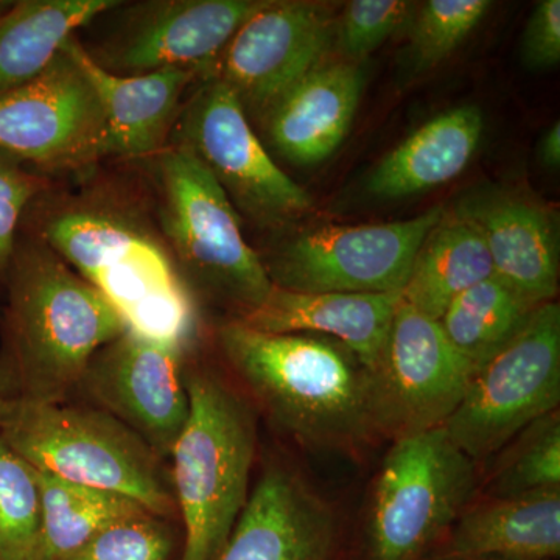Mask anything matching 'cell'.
<instances>
[{
  "label": "cell",
  "mask_w": 560,
  "mask_h": 560,
  "mask_svg": "<svg viewBox=\"0 0 560 560\" xmlns=\"http://www.w3.org/2000/svg\"><path fill=\"white\" fill-rule=\"evenodd\" d=\"M492 259L475 221L458 208L445 212L416 254L400 301L440 320L463 291L492 278Z\"/></svg>",
  "instance_id": "obj_24"
},
{
  "label": "cell",
  "mask_w": 560,
  "mask_h": 560,
  "mask_svg": "<svg viewBox=\"0 0 560 560\" xmlns=\"http://www.w3.org/2000/svg\"><path fill=\"white\" fill-rule=\"evenodd\" d=\"M560 489L559 410L530 423L499 460L488 497L508 499Z\"/></svg>",
  "instance_id": "obj_28"
},
{
  "label": "cell",
  "mask_w": 560,
  "mask_h": 560,
  "mask_svg": "<svg viewBox=\"0 0 560 560\" xmlns=\"http://www.w3.org/2000/svg\"><path fill=\"white\" fill-rule=\"evenodd\" d=\"M474 560H495V559H474Z\"/></svg>",
  "instance_id": "obj_35"
},
{
  "label": "cell",
  "mask_w": 560,
  "mask_h": 560,
  "mask_svg": "<svg viewBox=\"0 0 560 560\" xmlns=\"http://www.w3.org/2000/svg\"><path fill=\"white\" fill-rule=\"evenodd\" d=\"M492 7L489 0H429L416 10L408 35L410 58L429 70L458 49Z\"/></svg>",
  "instance_id": "obj_29"
},
{
  "label": "cell",
  "mask_w": 560,
  "mask_h": 560,
  "mask_svg": "<svg viewBox=\"0 0 560 560\" xmlns=\"http://www.w3.org/2000/svg\"><path fill=\"white\" fill-rule=\"evenodd\" d=\"M35 474L43 501L38 560H69L114 523L150 512L130 497L66 481L47 471L35 469Z\"/></svg>",
  "instance_id": "obj_25"
},
{
  "label": "cell",
  "mask_w": 560,
  "mask_h": 560,
  "mask_svg": "<svg viewBox=\"0 0 560 560\" xmlns=\"http://www.w3.org/2000/svg\"><path fill=\"white\" fill-rule=\"evenodd\" d=\"M191 350L128 329L92 357L75 397L108 412L168 460L189 416Z\"/></svg>",
  "instance_id": "obj_14"
},
{
  "label": "cell",
  "mask_w": 560,
  "mask_h": 560,
  "mask_svg": "<svg viewBox=\"0 0 560 560\" xmlns=\"http://www.w3.org/2000/svg\"><path fill=\"white\" fill-rule=\"evenodd\" d=\"M97 92L106 120L105 160H147L167 147L184 92L205 80L197 70L165 69L143 75H114L92 61L73 36L65 44Z\"/></svg>",
  "instance_id": "obj_17"
},
{
  "label": "cell",
  "mask_w": 560,
  "mask_h": 560,
  "mask_svg": "<svg viewBox=\"0 0 560 560\" xmlns=\"http://www.w3.org/2000/svg\"><path fill=\"white\" fill-rule=\"evenodd\" d=\"M47 189V180L20 158L0 150V282L5 283L18 228L25 210Z\"/></svg>",
  "instance_id": "obj_32"
},
{
  "label": "cell",
  "mask_w": 560,
  "mask_h": 560,
  "mask_svg": "<svg viewBox=\"0 0 560 560\" xmlns=\"http://www.w3.org/2000/svg\"><path fill=\"white\" fill-rule=\"evenodd\" d=\"M40 528L35 469L0 438V560H38Z\"/></svg>",
  "instance_id": "obj_27"
},
{
  "label": "cell",
  "mask_w": 560,
  "mask_h": 560,
  "mask_svg": "<svg viewBox=\"0 0 560 560\" xmlns=\"http://www.w3.org/2000/svg\"><path fill=\"white\" fill-rule=\"evenodd\" d=\"M329 7L267 0L232 36L212 77L226 84L246 116L261 119L311 70L334 40Z\"/></svg>",
  "instance_id": "obj_15"
},
{
  "label": "cell",
  "mask_w": 560,
  "mask_h": 560,
  "mask_svg": "<svg viewBox=\"0 0 560 560\" xmlns=\"http://www.w3.org/2000/svg\"><path fill=\"white\" fill-rule=\"evenodd\" d=\"M559 404L560 307L552 301L537 305L517 335L474 371L444 429L471 460L486 459Z\"/></svg>",
  "instance_id": "obj_8"
},
{
  "label": "cell",
  "mask_w": 560,
  "mask_h": 560,
  "mask_svg": "<svg viewBox=\"0 0 560 560\" xmlns=\"http://www.w3.org/2000/svg\"><path fill=\"white\" fill-rule=\"evenodd\" d=\"M105 136L97 92L66 47L36 79L0 95V150L38 172L105 160Z\"/></svg>",
  "instance_id": "obj_13"
},
{
  "label": "cell",
  "mask_w": 560,
  "mask_h": 560,
  "mask_svg": "<svg viewBox=\"0 0 560 560\" xmlns=\"http://www.w3.org/2000/svg\"><path fill=\"white\" fill-rule=\"evenodd\" d=\"M400 294L296 293L272 287L243 324L268 334H323L349 349L368 371L381 360Z\"/></svg>",
  "instance_id": "obj_20"
},
{
  "label": "cell",
  "mask_w": 560,
  "mask_h": 560,
  "mask_svg": "<svg viewBox=\"0 0 560 560\" xmlns=\"http://www.w3.org/2000/svg\"><path fill=\"white\" fill-rule=\"evenodd\" d=\"M158 226L187 285L241 319L270 296L259 254L243 237L241 213L189 150L167 145L147 158Z\"/></svg>",
  "instance_id": "obj_6"
},
{
  "label": "cell",
  "mask_w": 560,
  "mask_h": 560,
  "mask_svg": "<svg viewBox=\"0 0 560 560\" xmlns=\"http://www.w3.org/2000/svg\"><path fill=\"white\" fill-rule=\"evenodd\" d=\"M475 492V460L444 427L394 441L345 560H433Z\"/></svg>",
  "instance_id": "obj_7"
},
{
  "label": "cell",
  "mask_w": 560,
  "mask_h": 560,
  "mask_svg": "<svg viewBox=\"0 0 560 560\" xmlns=\"http://www.w3.org/2000/svg\"><path fill=\"white\" fill-rule=\"evenodd\" d=\"M364 84L361 62H320L261 117L272 149L296 165L329 160L348 136Z\"/></svg>",
  "instance_id": "obj_18"
},
{
  "label": "cell",
  "mask_w": 560,
  "mask_h": 560,
  "mask_svg": "<svg viewBox=\"0 0 560 560\" xmlns=\"http://www.w3.org/2000/svg\"><path fill=\"white\" fill-rule=\"evenodd\" d=\"M447 209L381 224H316L260 256L272 287L296 293L386 294L404 290L416 254Z\"/></svg>",
  "instance_id": "obj_9"
},
{
  "label": "cell",
  "mask_w": 560,
  "mask_h": 560,
  "mask_svg": "<svg viewBox=\"0 0 560 560\" xmlns=\"http://www.w3.org/2000/svg\"><path fill=\"white\" fill-rule=\"evenodd\" d=\"M560 489L481 501L456 521L433 560H555Z\"/></svg>",
  "instance_id": "obj_21"
},
{
  "label": "cell",
  "mask_w": 560,
  "mask_h": 560,
  "mask_svg": "<svg viewBox=\"0 0 560 560\" xmlns=\"http://www.w3.org/2000/svg\"><path fill=\"white\" fill-rule=\"evenodd\" d=\"M522 58L526 68L545 70L560 61V2L541 0L523 32Z\"/></svg>",
  "instance_id": "obj_33"
},
{
  "label": "cell",
  "mask_w": 560,
  "mask_h": 560,
  "mask_svg": "<svg viewBox=\"0 0 560 560\" xmlns=\"http://www.w3.org/2000/svg\"><path fill=\"white\" fill-rule=\"evenodd\" d=\"M477 224L493 276L533 304L559 291V232L551 210L511 194L486 195L459 206Z\"/></svg>",
  "instance_id": "obj_19"
},
{
  "label": "cell",
  "mask_w": 560,
  "mask_h": 560,
  "mask_svg": "<svg viewBox=\"0 0 560 560\" xmlns=\"http://www.w3.org/2000/svg\"><path fill=\"white\" fill-rule=\"evenodd\" d=\"M184 382L189 416L168 458L180 560H212L248 501L257 411L234 382L198 359L186 360Z\"/></svg>",
  "instance_id": "obj_4"
},
{
  "label": "cell",
  "mask_w": 560,
  "mask_h": 560,
  "mask_svg": "<svg viewBox=\"0 0 560 560\" xmlns=\"http://www.w3.org/2000/svg\"><path fill=\"white\" fill-rule=\"evenodd\" d=\"M178 521L142 514L114 523L69 560H180Z\"/></svg>",
  "instance_id": "obj_30"
},
{
  "label": "cell",
  "mask_w": 560,
  "mask_h": 560,
  "mask_svg": "<svg viewBox=\"0 0 560 560\" xmlns=\"http://www.w3.org/2000/svg\"><path fill=\"white\" fill-rule=\"evenodd\" d=\"M537 158L545 167L556 171L560 165V124L556 121L541 135L537 145Z\"/></svg>",
  "instance_id": "obj_34"
},
{
  "label": "cell",
  "mask_w": 560,
  "mask_h": 560,
  "mask_svg": "<svg viewBox=\"0 0 560 560\" xmlns=\"http://www.w3.org/2000/svg\"><path fill=\"white\" fill-rule=\"evenodd\" d=\"M119 0L0 2V95L36 79L73 33L116 9Z\"/></svg>",
  "instance_id": "obj_23"
},
{
  "label": "cell",
  "mask_w": 560,
  "mask_h": 560,
  "mask_svg": "<svg viewBox=\"0 0 560 560\" xmlns=\"http://www.w3.org/2000/svg\"><path fill=\"white\" fill-rule=\"evenodd\" d=\"M217 345L256 411L305 447L359 453L375 436L370 371L340 342L230 319Z\"/></svg>",
  "instance_id": "obj_3"
},
{
  "label": "cell",
  "mask_w": 560,
  "mask_h": 560,
  "mask_svg": "<svg viewBox=\"0 0 560 560\" xmlns=\"http://www.w3.org/2000/svg\"><path fill=\"white\" fill-rule=\"evenodd\" d=\"M0 397L75 399L92 357L128 330L117 308L39 238L18 242L7 275Z\"/></svg>",
  "instance_id": "obj_2"
},
{
  "label": "cell",
  "mask_w": 560,
  "mask_h": 560,
  "mask_svg": "<svg viewBox=\"0 0 560 560\" xmlns=\"http://www.w3.org/2000/svg\"><path fill=\"white\" fill-rule=\"evenodd\" d=\"M485 130L481 109L456 106L425 121L370 173L366 191L401 200L451 183L466 171Z\"/></svg>",
  "instance_id": "obj_22"
},
{
  "label": "cell",
  "mask_w": 560,
  "mask_h": 560,
  "mask_svg": "<svg viewBox=\"0 0 560 560\" xmlns=\"http://www.w3.org/2000/svg\"><path fill=\"white\" fill-rule=\"evenodd\" d=\"M267 0H143L117 5V21L86 50L114 75L190 69L205 79L228 44ZM84 47V46H83Z\"/></svg>",
  "instance_id": "obj_12"
},
{
  "label": "cell",
  "mask_w": 560,
  "mask_h": 560,
  "mask_svg": "<svg viewBox=\"0 0 560 560\" xmlns=\"http://www.w3.org/2000/svg\"><path fill=\"white\" fill-rule=\"evenodd\" d=\"M415 2L407 0H352L335 21L334 40L341 61L361 62L394 35L410 28Z\"/></svg>",
  "instance_id": "obj_31"
},
{
  "label": "cell",
  "mask_w": 560,
  "mask_h": 560,
  "mask_svg": "<svg viewBox=\"0 0 560 560\" xmlns=\"http://www.w3.org/2000/svg\"><path fill=\"white\" fill-rule=\"evenodd\" d=\"M0 438L33 469L130 497L151 514L178 521L167 460L94 405L0 397Z\"/></svg>",
  "instance_id": "obj_5"
},
{
  "label": "cell",
  "mask_w": 560,
  "mask_h": 560,
  "mask_svg": "<svg viewBox=\"0 0 560 560\" xmlns=\"http://www.w3.org/2000/svg\"><path fill=\"white\" fill-rule=\"evenodd\" d=\"M172 145L184 147L208 168L237 212L280 228L312 209V198L268 154L230 88L208 77L179 110Z\"/></svg>",
  "instance_id": "obj_10"
},
{
  "label": "cell",
  "mask_w": 560,
  "mask_h": 560,
  "mask_svg": "<svg viewBox=\"0 0 560 560\" xmlns=\"http://www.w3.org/2000/svg\"><path fill=\"white\" fill-rule=\"evenodd\" d=\"M536 307L492 276L456 296L438 323L477 370L517 335Z\"/></svg>",
  "instance_id": "obj_26"
},
{
  "label": "cell",
  "mask_w": 560,
  "mask_h": 560,
  "mask_svg": "<svg viewBox=\"0 0 560 560\" xmlns=\"http://www.w3.org/2000/svg\"><path fill=\"white\" fill-rule=\"evenodd\" d=\"M474 371L438 320L400 301L381 360L370 371L375 431L396 441L444 427Z\"/></svg>",
  "instance_id": "obj_11"
},
{
  "label": "cell",
  "mask_w": 560,
  "mask_h": 560,
  "mask_svg": "<svg viewBox=\"0 0 560 560\" xmlns=\"http://www.w3.org/2000/svg\"><path fill=\"white\" fill-rule=\"evenodd\" d=\"M35 237L101 291L128 329L194 350L197 298L160 226L135 202L103 191L66 198L39 217Z\"/></svg>",
  "instance_id": "obj_1"
},
{
  "label": "cell",
  "mask_w": 560,
  "mask_h": 560,
  "mask_svg": "<svg viewBox=\"0 0 560 560\" xmlns=\"http://www.w3.org/2000/svg\"><path fill=\"white\" fill-rule=\"evenodd\" d=\"M340 517L301 471L270 460L212 560H345Z\"/></svg>",
  "instance_id": "obj_16"
}]
</instances>
